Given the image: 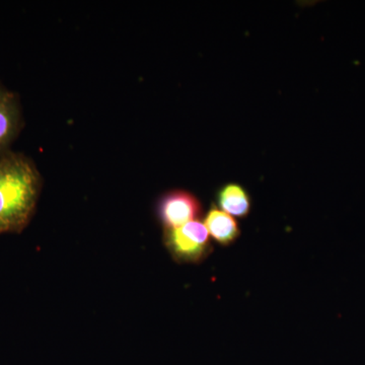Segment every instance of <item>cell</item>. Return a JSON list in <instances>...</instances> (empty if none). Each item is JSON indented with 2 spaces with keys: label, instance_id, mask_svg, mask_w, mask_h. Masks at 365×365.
I'll return each instance as SVG.
<instances>
[{
  "label": "cell",
  "instance_id": "cell-1",
  "mask_svg": "<svg viewBox=\"0 0 365 365\" xmlns=\"http://www.w3.org/2000/svg\"><path fill=\"white\" fill-rule=\"evenodd\" d=\"M42 189V178L31 158L0 153V235L19 234L32 220Z\"/></svg>",
  "mask_w": 365,
  "mask_h": 365
},
{
  "label": "cell",
  "instance_id": "cell-2",
  "mask_svg": "<svg viewBox=\"0 0 365 365\" xmlns=\"http://www.w3.org/2000/svg\"><path fill=\"white\" fill-rule=\"evenodd\" d=\"M163 244L172 258L180 264L201 263L212 252L207 228L200 220L165 230Z\"/></svg>",
  "mask_w": 365,
  "mask_h": 365
},
{
  "label": "cell",
  "instance_id": "cell-3",
  "mask_svg": "<svg viewBox=\"0 0 365 365\" xmlns=\"http://www.w3.org/2000/svg\"><path fill=\"white\" fill-rule=\"evenodd\" d=\"M202 206L196 196L184 190H173L160 197L157 215L165 230L182 227L198 220Z\"/></svg>",
  "mask_w": 365,
  "mask_h": 365
},
{
  "label": "cell",
  "instance_id": "cell-4",
  "mask_svg": "<svg viewBox=\"0 0 365 365\" xmlns=\"http://www.w3.org/2000/svg\"><path fill=\"white\" fill-rule=\"evenodd\" d=\"M21 128V112L18 98L0 86V153L7 151Z\"/></svg>",
  "mask_w": 365,
  "mask_h": 365
},
{
  "label": "cell",
  "instance_id": "cell-5",
  "mask_svg": "<svg viewBox=\"0 0 365 365\" xmlns=\"http://www.w3.org/2000/svg\"><path fill=\"white\" fill-rule=\"evenodd\" d=\"M203 223L211 237L222 246L227 247L234 244L241 235L237 220L215 206L209 209Z\"/></svg>",
  "mask_w": 365,
  "mask_h": 365
},
{
  "label": "cell",
  "instance_id": "cell-6",
  "mask_svg": "<svg viewBox=\"0 0 365 365\" xmlns=\"http://www.w3.org/2000/svg\"><path fill=\"white\" fill-rule=\"evenodd\" d=\"M216 200L220 209L235 217H247L251 212V197L248 191L237 182H228L218 190Z\"/></svg>",
  "mask_w": 365,
  "mask_h": 365
}]
</instances>
